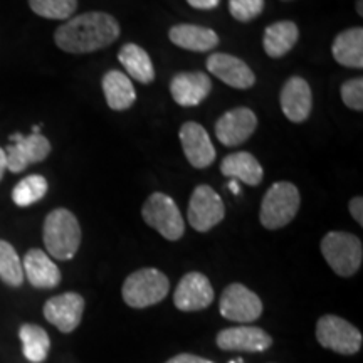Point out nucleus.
<instances>
[{
    "label": "nucleus",
    "instance_id": "obj_1",
    "mask_svg": "<svg viewBox=\"0 0 363 363\" xmlns=\"http://www.w3.org/2000/svg\"><path fill=\"white\" fill-rule=\"evenodd\" d=\"M118 35L120 24L115 17L104 12H86L59 26L54 40L65 52L88 54L108 48Z\"/></svg>",
    "mask_w": 363,
    "mask_h": 363
},
{
    "label": "nucleus",
    "instance_id": "obj_2",
    "mask_svg": "<svg viewBox=\"0 0 363 363\" xmlns=\"http://www.w3.org/2000/svg\"><path fill=\"white\" fill-rule=\"evenodd\" d=\"M44 246L54 259L69 261L81 246V227L67 208H54L44 220Z\"/></svg>",
    "mask_w": 363,
    "mask_h": 363
},
{
    "label": "nucleus",
    "instance_id": "obj_3",
    "mask_svg": "<svg viewBox=\"0 0 363 363\" xmlns=\"http://www.w3.org/2000/svg\"><path fill=\"white\" fill-rule=\"evenodd\" d=\"M169 289L170 281L162 271L155 267H143V269L131 272L125 279L121 296L130 308L142 310V308L153 306L165 299Z\"/></svg>",
    "mask_w": 363,
    "mask_h": 363
},
{
    "label": "nucleus",
    "instance_id": "obj_4",
    "mask_svg": "<svg viewBox=\"0 0 363 363\" xmlns=\"http://www.w3.org/2000/svg\"><path fill=\"white\" fill-rule=\"evenodd\" d=\"M299 190L291 182H276L267 190L261 202L259 220L269 230L288 225L299 211Z\"/></svg>",
    "mask_w": 363,
    "mask_h": 363
},
{
    "label": "nucleus",
    "instance_id": "obj_5",
    "mask_svg": "<svg viewBox=\"0 0 363 363\" xmlns=\"http://www.w3.org/2000/svg\"><path fill=\"white\" fill-rule=\"evenodd\" d=\"M321 254L331 269L342 278H350L363 261L362 240L350 233H328L321 240Z\"/></svg>",
    "mask_w": 363,
    "mask_h": 363
},
{
    "label": "nucleus",
    "instance_id": "obj_6",
    "mask_svg": "<svg viewBox=\"0 0 363 363\" xmlns=\"http://www.w3.org/2000/svg\"><path fill=\"white\" fill-rule=\"evenodd\" d=\"M142 217L167 240H179L185 233V222L175 201L167 194L155 192L142 207Z\"/></svg>",
    "mask_w": 363,
    "mask_h": 363
},
{
    "label": "nucleus",
    "instance_id": "obj_7",
    "mask_svg": "<svg viewBox=\"0 0 363 363\" xmlns=\"http://www.w3.org/2000/svg\"><path fill=\"white\" fill-rule=\"evenodd\" d=\"M316 340L321 347L340 355H355L362 348L363 337L357 326L343 318L325 315L316 323Z\"/></svg>",
    "mask_w": 363,
    "mask_h": 363
},
{
    "label": "nucleus",
    "instance_id": "obj_8",
    "mask_svg": "<svg viewBox=\"0 0 363 363\" xmlns=\"http://www.w3.org/2000/svg\"><path fill=\"white\" fill-rule=\"evenodd\" d=\"M189 222L199 233H208L220 224L225 217V206L222 197L208 185L195 187L189 202Z\"/></svg>",
    "mask_w": 363,
    "mask_h": 363
},
{
    "label": "nucleus",
    "instance_id": "obj_9",
    "mask_svg": "<svg viewBox=\"0 0 363 363\" xmlns=\"http://www.w3.org/2000/svg\"><path fill=\"white\" fill-rule=\"evenodd\" d=\"M219 311L225 320L251 323L262 315V301L244 284L233 283L222 291Z\"/></svg>",
    "mask_w": 363,
    "mask_h": 363
},
{
    "label": "nucleus",
    "instance_id": "obj_10",
    "mask_svg": "<svg viewBox=\"0 0 363 363\" xmlns=\"http://www.w3.org/2000/svg\"><path fill=\"white\" fill-rule=\"evenodd\" d=\"M11 145H7V170L12 174H21L33 163H39L48 158L51 153V143L43 135L30 133L24 136L21 133L11 135Z\"/></svg>",
    "mask_w": 363,
    "mask_h": 363
},
{
    "label": "nucleus",
    "instance_id": "obj_11",
    "mask_svg": "<svg viewBox=\"0 0 363 363\" xmlns=\"http://www.w3.org/2000/svg\"><path fill=\"white\" fill-rule=\"evenodd\" d=\"M84 298L78 293H62L48 299L44 318L62 333H72L81 323L84 313Z\"/></svg>",
    "mask_w": 363,
    "mask_h": 363
},
{
    "label": "nucleus",
    "instance_id": "obj_12",
    "mask_svg": "<svg viewBox=\"0 0 363 363\" xmlns=\"http://www.w3.org/2000/svg\"><path fill=\"white\" fill-rule=\"evenodd\" d=\"M257 128V116L246 106L234 108L222 115L216 123L217 140L225 147H238L252 136Z\"/></svg>",
    "mask_w": 363,
    "mask_h": 363
},
{
    "label": "nucleus",
    "instance_id": "obj_13",
    "mask_svg": "<svg viewBox=\"0 0 363 363\" xmlns=\"http://www.w3.org/2000/svg\"><path fill=\"white\" fill-rule=\"evenodd\" d=\"M214 301V288L202 272H189L180 279L174 293V303L180 311L206 310Z\"/></svg>",
    "mask_w": 363,
    "mask_h": 363
},
{
    "label": "nucleus",
    "instance_id": "obj_14",
    "mask_svg": "<svg viewBox=\"0 0 363 363\" xmlns=\"http://www.w3.org/2000/svg\"><path fill=\"white\" fill-rule=\"evenodd\" d=\"M217 347L225 352H266L272 345V338L262 328L251 325L233 326L217 333Z\"/></svg>",
    "mask_w": 363,
    "mask_h": 363
},
{
    "label": "nucleus",
    "instance_id": "obj_15",
    "mask_svg": "<svg viewBox=\"0 0 363 363\" xmlns=\"http://www.w3.org/2000/svg\"><path fill=\"white\" fill-rule=\"evenodd\" d=\"M182 148L194 169H207L216 160V148L207 130L195 121H187L179 131Z\"/></svg>",
    "mask_w": 363,
    "mask_h": 363
},
{
    "label": "nucleus",
    "instance_id": "obj_16",
    "mask_svg": "<svg viewBox=\"0 0 363 363\" xmlns=\"http://www.w3.org/2000/svg\"><path fill=\"white\" fill-rule=\"evenodd\" d=\"M207 69L222 83L235 89H249L256 83V76L242 59L225 52H214L207 59Z\"/></svg>",
    "mask_w": 363,
    "mask_h": 363
},
{
    "label": "nucleus",
    "instance_id": "obj_17",
    "mask_svg": "<svg viewBox=\"0 0 363 363\" xmlns=\"http://www.w3.org/2000/svg\"><path fill=\"white\" fill-rule=\"evenodd\" d=\"M281 110L293 123H303L311 115L313 93L306 79L293 76L286 81L279 94Z\"/></svg>",
    "mask_w": 363,
    "mask_h": 363
},
{
    "label": "nucleus",
    "instance_id": "obj_18",
    "mask_svg": "<svg viewBox=\"0 0 363 363\" xmlns=\"http://www.w3.org/2000/svg\"><path fill=\"white\" fill-rule=\"evenodd\" d=\"M212 89V81L206 72H179L170 83L172 98L177 104L184 108L199 106Z\"/></svg>",
    "mask_w": 363,
    "mask_h": 363
},
{
    "label": "nucleus",
    "instance_id": "obj_19",
    "mask_svg": "<svg viewBox=\"0 0 363 363\" xmlns=\"http://www.w3.org/2000/svg\"><path fill=\"white\" fill-rule=\"evenodd\" d=\"M24 278L38 289H52L61 283V271L51 257L40 249H30L22 262Z\"/></svg>",
    "mask_w": 363,
    "mask_h": 363
},
{
    "label": "nucleus",
    "instance_id": "obj_20",
    "mask_svg": "<svg viewBox=\"0 0 363 363\" xmlns=\"http://www.w3.org/2000/svg\"><path fill=\"white\" fill-rule=\"evenodd\" d=\"M169 38L175 45L195 52H207L217 48L219 35L208 27L194 24H177L170 29Z\"/></svg>",
    "mask_w": 363,
    "mask_h": 363
},
{
    "label": "nucleus",
    "instance_id": "obj_21",
    "mask_svg": "<svg viewBox=\"0 0 363 363\" xmlns=\"http://www.w3.org/2000/svg\"><path fill=\"white\" fill-rule=\"evenodd\" d=\"M220 172L224 177L240 180L246 185L256 187L264 179V170L257 158L249 152H238L227 155L220 163Z\"/></svg>",
    "mask_w": 363,
    "mask_h": 363
},
{
    "label": "nucleus",
    "instance_id": "obj_22",
    "mask_svg": "<svg viewBox=\"0 0 363 363\" xmlns=\"http://www.w3.org/2000/svg\"><path fill=\"white\" fill-rule=\"evenodd\" d=\"M104 98H106L108 106L115 111L130 110L136 101V91L133 83L125 72L121 71H108L101 81Z\"/></svg>",
    "mask_w": 363,
    "mask_h": 363
},
{
    "label": "nucleus",
    "instance_id": "obj_23",
    "mask_svg": "<svg viewBox=\"0 0 363 363\" xmlns=\"http://www.w3.org/2000/svg\"><path fill=\"white\" fill-rule=\"evenodd\" d=\"M335 61L345 67L362 69L363 67V29L353 27V29L343 30L333 40Z\"/></svg>",
    "mask_w": 363,
    "mask_h": 363
},
{
    "label": "nucleus",
    "instance_id": "obj_24",
    "mask_svg": "<svg viewBox=\"0 0 363 363\" xmlns=\"http://www.w3.org/2000/svg\"><path fill=\"white\" fill-rule=\"evenodd\" d=\"M299 39L298 26L291 21H279L267 26L262 38V45L269 57L279 59L294 48Z\"/></svg>",
    "mask_w": 363,
    "mask_h": 363
},
{
    "label": "nucleus",
    "instance_id": "obj_25",
    "mask_svg": "<svg viewBox=\"0 0 363 363\" xmlns=\"http://www.w3.org/2000/svg\"><path fill=\"white\" fill-rule=\"evenodd\" d=\"M118 61L125 67L126 76L142 84H150L155 79V67L143 48L136 44H125L118 52Z\"/></svg>",
    "mask_w": 363,
    "mask_h": 363
},
{
    "label": "nucleus",
    "instance_id": "obj_26",
    "mask_svg": "<svg viewBox=\"0 0 363 363\" xmlns=\"http://www.w3.org/2000/svg\"><path fill=\"white\" fill-rule=\"evenodd\" d=\"M19 338L22 342V353L30 363H43L49 355L51 340L48 331L39 325L26 323L21 326Z\"/></svg>",
    "mask_w": 363,
    "mask_h": 363
},
{
    "label": "nucleus",
    "instance_id": "obj_27",
    "mask_svg": "<svg viewBox=\"0 0 363 363\" xmlns=\"http://www.w3.org/2000/svg\"><path fill=\"white\" fill-rule=\"evenodd\" d=\"M49 185L43 175H29L22 179L12 190V201L19 207H29L43 201L48 194Z\"/></svg>",
    "mask_w": 363,
    "mask_h": 363
},
{
    "label": "nucleus",
    "instance_id": "obj_28",
    "mask_svg": "<svg viewBox=\"0 0 363 363\" xmlns=\"http://www.w3.org/2000/svg\"><path fill=\"white\" fill-rule=\"evenodd\" d=\"M0 279L11 288H19L24 283V271L19 254L11 242L0 239Z\"/></svg>",
    "mask_w": 363,
    "mask_h": 363
},
{
    "label": "nucleus",
    "instance_id": "obj_29",
    "mask_svg": "<svg viewBox=\"0 0 363 363\" xmlns=\"http://www.w3.org/2000/svg\"><path fill=\"white\" fill-rule=\"evenodd\" d=\"M29 6L44 19L67 21L78 9V0H29Z\"/></svg>",
    "mask_w": 363,
    "mask_h": 363
},
{
    "label": "nucleus",
    "instance_id": "obj_30",
    "mask_svg": "<svg viewBox=\"0 0 363 363\" xmlns=\"http://www.w3.org/2000/svg\"><path fill=\"white\" fill-rule=\"evenodd\" d=\"M264 11V0H229V12L235 21L251 22Z\"/></svg>",
    "mask_w": 363,
    "mask_h": 363
},
{
    "label": "nucleus",
    "instance_id": "obj_31",
    "mask_svg": "<svg viewBox=\"0 0 363 363\" xmlns=\"http://www.w3.org/2000/svg\"><path fill=\"white\" fill-rule=\"evenodd\" d=\"M340 94H342L343 103L347 104L350 110H355V111L363 110V79L362 78L348 79L347 83H343L342 89H340Z\"/></svg>",
    "mask_w": 363,
    "mask_h": 363
},
{
    "label": "nucleus",
    "instance_id": "obj_32",
    "mask_svg": "<svg viewBox=\"0 0 363 363\" xmlns=\"http://www.w3.org/2000/svg\"><path fill=\"white\" fill-rule=\"evenodd\" d=\"M165 363H214V362L197 355H190V353H180V355L170 358V360H167Z\"/></svg>",
    "mask_w": 363,
    "mask_h": 363
},
{
    "label": "nucleus",
    "instance_id": "obj_33",
    "mask_svg": "<svg viewBox=\"0 0 363 363\" xmlns=\"http://www.w3.org/2000/svg\"><path fill=\"white\" fill-rule=\"evenodd\" d=\"M350 214L358 224L363 225V199L353 197L350 201Z\"/></svg>",
    "mask_w": 363,
    "mask_h": 363
},
{
    "label": "nucleus",
    "instance_id": "obj_34",
    "mask_svg": "<svg viewBox=\"0 0 363 363\" xmlns=\"http://www.w3.org/2000/svg\"><path fill=\"white\" fill-rule=\"evenodd\" d=\"M189 6H192L194 9H199V11H212L219 6L220 0H187Z\"/></svg>",
    "mask_w": 363,
    "mask_h": 363
},
{
    "label": "nucleus",
    "instance_id": "obj_35",
    "mask_svg": "<svg viewBox=\"0 0 363 363\" xmlns=\"http://www.w3.org/2000/svg\"><path fill=\"white\" fill-rule=\"evenodd\" d=\"M7 170V157H6V150L0 148V180L4 179V174Z\"/></svg>",
    "mask_w": 363,
    "mask_h": 363
},
{
    "label": "nucleus",
    "instance_id": "obj_36",
    "mask_svg": "<svg viewBox=\"0 0 363 363\" xmlns=\"http://www.w3.org/2000/svg\"><path fill=\"white\" fill-rule=\"evenodd\" d=\"M229 189H230V192L238 195V194L240 192V190H239V185H238V180H230V182H229Z\"/></svg>",
    "mask_w": 363,
    "mask_h": 363
},
{
    "label": "nucleus",
    "instance_id": "obj_37",
    "mask_svg": "<svg viewBox=\"0 0 363 363\" xmlns=\"http://www.w3.org/2000/svg\"><path fill=\"white\" fill-rule=\"evenodd\" d=\"M358 13L363 16V9H362V0H358Z\"/></svg>",
    "mask_w": 363,
    "mask_h": 363
},
{
    "label": "nucleus",
    "instance_id": "obj_38",
    "mask_svg": "<svg viewBox=\"0 0 363 363\" xmlns=\"http://www.w3.org/2000/svg\"><path fill=\"white\" fill-rule=\"evenodd\" d=\"M284 2H289V0H284Z\"/></svg>",
    "mask_w": 363,
    "mask_h": 363
},
{
    "label": "nucleus",
    "instance_id": "obj_39",
    "mask_svg": "<svg viewBox=\"0 0 363 363\" xmlns=\"http://www.w3.org/2000/svg\"><path fill=\"white\" fill-rule=\"evenodd\" d=\"M230 363H235V362H230Z\"/></svg>",
    "mask_w": 363,
    "mask_h": 363
}]
</instances>
